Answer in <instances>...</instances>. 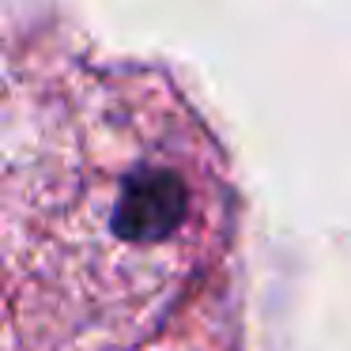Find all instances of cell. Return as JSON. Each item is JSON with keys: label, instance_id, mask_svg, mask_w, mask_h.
I'll return each mask as SVG.
<instances>
[{"label": "cell", "instance_id": "6da1fadb", "mask_svg": "<svg viewBox=\"0 0 351 351\" xmlns=\"http://www.w3.org/2000/svg\"><path fill=\"white\" fill-rule=\"evenodd\" d=\"M234 197L162 72H12L0 129V351H147L208 280Z\"/></svg>", "mask_w": 351, "mask_h": 351}, {"label": "cell", "instance_id": "7a4b0ae2", "mask_svg": "<svg viewBox=\"0 0 351 351\" xmlns=\"http://www.w3.org/2000/svg\"><path fill=\"white\" fill-rule=\"evenodd\" d=\"M147 351H178V348H167V343H152Z\"/></svg>", "mask_w": 351, "mask_h": 351}]
</instances>
